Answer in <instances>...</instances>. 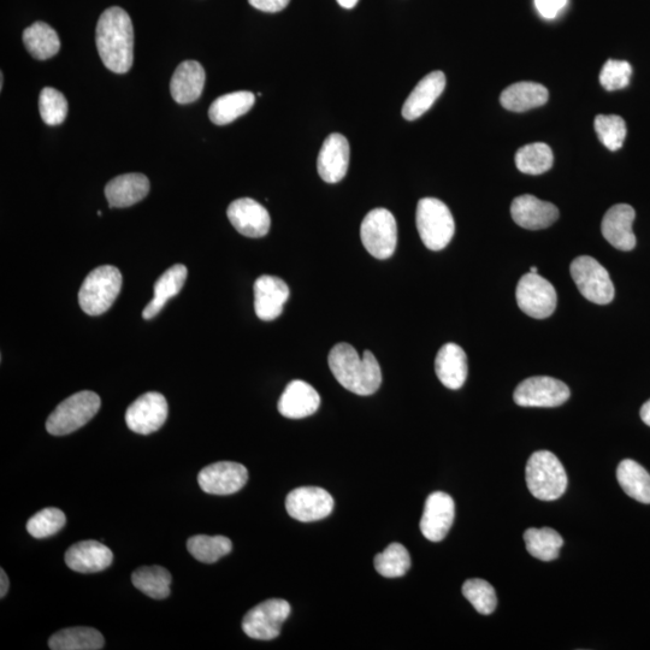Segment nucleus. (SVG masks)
<instances>
[{
	"label": "nucleus",
	"mask_w": 650,
	"mask_h": 650,
	"mask_svg": "<svg viewBox=\"0 0 650 650\" xmlns=\"http://www.w3.org/2000/svg\"><path fill=\"white\" fill-rule=\"evenodd\" d=\"M328 363L336 381L354 394L368 397L381 387V366L370 351L360 358L356 348L341 342L330 351Z\"/></svg>",
	"instance_id": "nucleus-2"
},
{
	"label": "nucleus",
	"mask_w": 650,
	"mask_h": 650,
	"mask_svg": "<svg viewBox=\"0 0 650 650\" xmlns=\"http://www.w3.org/2000/svg\"><path fill=\"white\" fill-rule=\"evenodd\" d=\"M256 103V96L252 92L240 91L217 98L211 104L209 117L217 126H226L241 116L247 114Z\"/></svg>",
	"instance_id": "nucleus-29"
},
{
	"label": "nucleus",
	"mask_w": 650,
	"mask_h": 650,
	"mask_svg": "<svg viewBox=\"0 0 650 650\" xmlns=\"http://www.w3.org/2000/svg\"><path fill=\"white\" fill-rule=\"evenodd\" d=\"M516 298L519 309L536 319L548 318L557 309L558 295L555 288L539 274H525L520 279Z\"/></svg>",
	"instance_id": "nucleus-10"
},
{
	"label": "nucleus",
	"mask_w": 650,
	"mask_h": 650,
	"mask_svg": "<svg viewBox=\"0 0 650 650\" xmlns=\"http://www.w3.org/2000/svg\"><path fill=\"white\" fill-rule=\"evenodd\" d=\"M350 153V144L344 135H329L324 140L317 162L318 174L322 180L328 183L344 180L350 165Z\"/></svg>",
	"instance_id": "nucleus-19"
},
{
	"label": "nucleus",
	"mask_w": 650,
	"mask_h": 650,
	"mask_svg": "<svg viewBox=\"0 0 650 650\" xmlns=\"http://www.w3.org/2000/svg\"><path fill=\"white\" fill-rule=\"evenodd\" d=\"M291 614L286 600L271 599L253 607L242 620V630L253 640L270 641L280 636L283 623Z\"/></svg>",
	"instance_id": "nucleus-9"
},
{
	"label": "nucleus",
	"mask_w": 650,
	"mask_h": 650,
	"mask_svg": "<svg viewBox=\"0 0 650 650\" xmlns=\"http://www.w3.org/2000/svg\"><path fill=\"white\" fill-rule=\"evenodd\" d=\"M463 594L478 613L489 616L498 606V598L492 584L483 579H469L463 585Z\"/></svg>",
	"instance_id": "nucleus-39"
},
{
	"label": "nucleus",
	"mask_w": 650,
	"mask_h": 650,
	"mask_svg": "<svg viewBox=\"0 0 650 650\" xmlns=\"http://www.w3.org/2000/svg\"><path fill=\"white\" fill-rule=\"evenodd\" d=\"M435 371L443 386L457 390L468 378V357L462 347L446 344L441 347L435 359Z\"/></svg>",
	"instance_id": "nucleus-25"
},
{
	"label": "nucleus",
	"mask_w": 650,
	"mask_h": 650,
	"mask_svg": "<svg viewBox=\"0 0 650 650\" xmlns=\"http://www.w3.org/2000/svg\"><path fill=\"white\" fill-rule=\"evenodd\" d=\"M549 92L543 85L536 82H517L507 87L500 97L501 105L506 110L524 112L540 108L548 102Z\"/></svg>",
	"instance_id": "nucleus-27"
},
{
	"label": "nucleus",
	"mask_w": 650,
	"mask_h": 650,
	"mask_svg": "<svg viewBox=\"0 0 650 650\" xmlns=\"http://www.w3.org/2000/svg\"><path fill=\"white\" fill-rule=\"evenodd\" d=\"M102 401L99 395L84 390L62 401L56 407L46 422V430L55 436H64L74 433L84 427L97 415Z\"/></svg>",
	"instance_id": "nucleus-6"
},
{
	"label": "nucleus",
	"mask_w": 650,
	"mask_h": 650,
	"mask_svg": "<svg viewBox=\"0 0 650 650\" xmlns=\"http://www.w3.org/2000/svg\"><path fill=\"white\" fill-rule=\"evenodd\" d=\"M227 215L230 223L247 238H263L269 233L270 215L263 205L251 198H241L229 205Z\"/></svg>",
	"instance_id": "nucleus-16"
},
{
	"label": "nucleus",
	"mask_w": 650,
	"mask_h": 650,
	"mask_svg": "<svg viewBox=\"0 0 650 650\" xmlns=\"http://www.w3.org/2000/svg\"><path fill=\"white\" fill-rule=\"evenodd\" d=\"M641 418L644 424H647L648 427H650V400L643 404L641 409Z\"/></svg>",
	"instance_id": "nucleus-46"
},
{
	"label": "nucleus",
	"mask_w": 650,
	"mask_h": 650,
	"mask_svg": "<svg viewBox=\"0 0 650 650\" xmlns=\"http://www.w3.org/2000/svg\"><path fill=\"white\" fill-rule=\"evenodd\" d=\"M529 273L537 274V268L531 267Z\"/></svg>",
	"instance_id": "nucleus-49"
},
{
	"label": "nucleus",
	"mask_w": 650,
	"mask_h": 650,
	"mask_svg": "<svg viewBox=\"0 0 650 650\" xmlns=\"http://www.w3.org/2000/svg\"><path fill=\"white\" fill-rule=\"evenodd\" d=\"M96 43L100 58L112 73L126 74L133 67V23L122 8H109L99 17Z\"/></svg>",
	"instance_id": "nucleus-1"
},
{
	"label": "nucleus",
	"mask_w": 650,
	"mask_h": 650,
	"mask_svg": "<svg viewBox=\"0 0 650 650\" xmlns=\"http://www.w3.org/2000/svg\"><path fill=\"white\" fill-rule=\"evenodd\" d=\"M39 110L41 118L49 126H59L67 118L68 102L55 88L45 87L40 93Z\"/></svg>",
	"instance_id": "nucleus-41"
},
{
	"label": "nucleus",
	"mask_w": 650,
	"mask_h": 650,
	"mask_svg": "<svg viewBox=\"0 0 650 650\" xmlns=\"http://www.w3.org/2000/svg\"><path fill=\"white\" fill-rule=\"evenodd\" d=\"M291 0H248V3L257 10L264 11V13H280L288 7Z\"/></svg>",
	"instance_id": "nucleus-44"
},
{
	"label": "nucleus",
	"mask_w": 650,
	"mask_h": 650,
	"mask_svg": "<svg viewBox=\"0 0 650 650\" xmlns=\"http://www.w3.org/2000/svg\"><path fill=\"white\" fill-rule=\"evenodd\" d=\"M595 132L605 147L610 151L622 149L628 129L622 117L617 115H599L595 118Z\"/></svg>",
	"instance_id": "nucleus-38"
},
{
	"label": "nucleus",
	"mask_w": 650,
	"mask_h": 650,
	"mask_svg": "<svg viewBox=\"0 0 650 650\" xmlns=\"http://www.w3.org/2000/svg\"><path fill=\"white\" fill-rule=\"evenodd\" d=\"M416 222L423 244L431 251L443 250L453 239L455 223L452 212L439 199L419 200Z\"/></svg>",
	"instance_id": "nucleus-5"
},
{
	"label": "nucleus",
	"mask_w": 650,
	"mask_h": 650,
	"mask_svg": "<svg viewBox=\"0 0 650 650\" xmlns=\"http://www.w3.org/2000/svg\"><path fill=\"white\" fill-rule=\"evenodd\" d=\"M446 87V76L442 72H433L418 82L415 90L407 98L403 116L407 121H415L434 105Z\"/></svg>",
	"instance_id": "nucleus-26"
},
{
	"label": "nucleus",
	"mask_w": 650,
	"mask_h": 650,
	"mask_svg": "<svg viewBox=\"0 0 650 650\" xmlns=\"http://www.w3.org/2000/svg\"><path fill=\"white\" fill-rule=\"evenodd\" d=\"M134 587L155 600L167 599L170 595L171 575L162 566H143L133 573Z\"/></svg>",
	"instance_id": "nucleus-33"
},
{
	"label": "nucleus",
	"mask_w": 650,
	"mask_h": 650,
	"mask_svg": "<svg viewBox=\"0 0 650 650\" xmlns=\"http://www.w3.org/2000/svg\"><path fill=\"white\" fill-rule=\"evenodd\" d=\"M617 478L625 494L642 504H650V475L635 460L625 459L619 464Z\"/></svg>",
	"instance_id": "nucleus-31"
},
{
	"label": "nucleus",
	"mask_w": 650,
	"mask_h": 650,
	"mask_svg": "<svg viewBox=\"0 0 650 650\" xmlns=\"http://www.w3.org/2000/svg\"><path fill=\"white\" fill-rule=\"evenodd\" d=\"M632 67L626 61L608 59L600 73V84L606 91L624 90L630 84Z\"/></svg>",
	"instance_id": "nucleus-42"
},
{
	"label": "nucleus",
	"mask_w": 650,
	"mask_h": 650,
	"mask_svg": "<svg viewBox=\"0 0 650 650\" xmlns=\"http://www.w3.org/2000/svg\"><path fill=\"white\" fill-rule=\"evenodd\" d=\"M527 486L536 499L554 501L567 489V474L563 464L552 452H535L528 460Z\"/></svg>",
	"instance_id": "nucleus-3"
},
{
	"label": "nucleus",
	"mask_w": 650,
	"mask_h": 650,
	"mask_svg": "<svg viewBox=\"0 0 650 650\" xmlns=\"http://www.w3.org/2000/svg\"><path fill=\"white\" fill-rule=\"evenodd\" d=\"M188 270L185 265L176 264L159 277L155 285V295L143 311L144 319L155 318L171 298L181 292L187 280Z\"/></svg>",
	"instance_id": "nucleus-28"
},
{
	"label": "nucleus",
	"mask_w": 650,
	"mask_h": 650,
	"mask_svg": "<svg viewBox=\"0 0 650 650\" xmlns=\"http://www.w3.org/2000/svg\"><path fill=\"white\" fill-rule=\"evenodd\" d=\"M67 517L58 508H44L28 520L27 531L34 539H47L64 528Z\"/></svg>",
	"instance_id": "nucleus-40"
},
{
	"label": "nucleus",
	"mask_w": 650,
	"mask_h": 650,
	"mask_svg": "<svg viewBox=\"0 0 650 650\" xmlns=\"http://www.w3.org/2000/svg\"><path fill=\"white\" fill-rule=\"evenodd\" d=\"M564 382L548 376L530 377L514 390V403L522 407H558L570 399Z\"/></svg>",
	"instance_id": "nucleus-11"
},
{
	"label": "nucleus",
	"mask_w": 650,
	"mask_h": 650,
	"mask_svg": "<svg viewBox=\"0 0 650 650\" xmlns=\"http://www.w3.org/2000/svg\"><path fill=\"white\" fill-rule=\"evenodd\" d=\"M187 549L200 563L214 564L232 552L233 543L224 536L197 535L187 541Z\"/></svg>",
	"instance_id": "nucleus-35"
},
{
	"label": "nucleus",
	"mask_w": 650,
	"mask_h": 650,
	"mask_svg": "<svg viewBox=\"0 0 650 650\" xmlns=\"http://www.w3.org/2000/svg\"><path fill=\"white\" fill-rule=\"evenodd\" d=\"M553 163V152L547 144L535 143L523 146L516 153V165L523 174H545L552 169Z\"/></svg>",
	"instance_id": "nucleus-36"
},
{
	"label": "nucleus",
	"mask_w": 650,
	"mask_h": 650,
	"mask_svg": "<svg viewBox=\"0 0 650 650\" xmlns=\"http://www.w3.org/2000/svg\"><path fill=\"white\" fill-rule=\"evenodd\" d=\"M359 0H338L342 8L353 9L358 4Z\"/></svg>",
	"instance_id": "nucleus-47"
},
{
	"label": "nucleus",
	"mask_w": 650,
	"mask_h": 650,
	"mask_svg": "<svg viewBox=\"0 0 650 650\" xmlns=\"http://www.w3.org/2000/svg\"><path fill=\"white\" fill-rule=\"evenodd\" d=\"M288 298L289 288L280 277L263 275L254 283V311L262 321L279 318Z\"/></svg>",
	"instance_id": "nucleus-17"
},
{
	"label": "nucleus",
	"mask_w": 650,
	"mask_h": 650,
	"mask_svg": "<svg viewBox=\"0 0 650 650\" xmlns=\"http://www.w3.org/2000/svg\"><path fill=\"white\" fill-rule=\"evenodd\" d=\"M334 499L327 490L318 487H303L292 490L286 499L289 516L299 522H316L327 518L334 510Z\"/></svg>",
	"instance_id": "nucleus-13"
},
{
	"label": "nucleus",
	"mask_w": 650,
	"mask_h": 650,
	"mask_svg": "<svg viewBox=\"0 0 650 650\" xmlns=\"http://www.w3.org/2000/svg\"><path fill=\"white\" fill-rule=\"evenodd\" d=\"M248 471L244 465L234 462H220L206 466L199 472L198 482L205 493L230 495L246 486Z\"/></svg>",
	"instance_id": "nucleus-14"
},
{
	"label": "nucleus",
	"mask_w": 650,
	"mask_h": 650,
	"mask_svg": "<svg viewBox=\"0 0 650 650\" xmlns=\"http://www.w3.org/2000/svg\"><path fill=\"white\" fill-rule=\"evenodd\" d=\"M149 193L150 181L143 174L117 176L105 187L110 208H129L141 202Z\"/></svg>",
	"instance_id": "nucleus-24"
},
{
	"label": "nucleus",
	"mask_w": 650,
	"mask_h": 650,
	"mask_svg": "<svg viewBox=\"0 0 650 650\" xmlns=\"http://www.w3.org/2000/svg\"><path fill=\"white\" fill-rule=\"evenodd\" d=\"M3 86H4V75L2 73L0 74V88H2V90H3Z\"/></svg>",
	"instance_id": "nucleus-48"
},
{
	"label": "nucleus",
	"mask_w": 650,
	"mask_h": 650,
	"mask_svg": "<svg viewBox=\"0 0 650 650\" xmlns=\"http://www.w3.org/2000/svg\"><path fill=\"white\" fill-rule=\"evenodd\" d=\"M23 43L32 57L45 61L56 56L61 49V40L55 29L45 22H35L23 32Z\"/></svg>",
	"instance_id": "nucleus-30"
},
{
	"label": "nucleus",
	"mask_w": 650,
	"mask_h": 650,
	"mask_svg": "<svg viewBox=\"0 0 650 650\" xmlns=\"http://www.w3.org/2000/svg\"><path fill=\"white\" fill-rule=\"evenodd\" d=\"M511 215L519 227L540 230L551 227L558 221L559 210L552 203L543 202L534 195L525 194L513 200Z\"/></svg>",
	"instance_id": "nucleus-18"
},
{
	"label": "nucleus",
	"mask_w": 650,
	"mask_h": 650,
	"mask_svg": "<svg viewBox=\"0 0 650 650\" xmlns=\"http://www.w3.org/2000/svg\"><path fill=\"white\" fill-rule=\"evenodd\" d=\"M570 273L579 292L594 304L607 305L614 299V285L608 271L593 257H577Z\"/></svg>",
	"instance_id": "nucleus-8"
},
{
	"label": "nucleus",
	"mask_w": 650,
	"mask_h": 650,
	"mask_svg": "<svg viewBox=\"0 0 650 650\" xmlns=\"http://www.w3.org/2000/svg\"><path fill=\"white\" fill-rule=\"evenodd\" d=\"M206 74L203 65L195 61L182 62L170 82L171 97L176 103H194L202 96Z\"/></svg>",
	"instance_id": "nucleus-23"
},
{
	"label": "nucleus",
	"mask_w": 650,
	"mask_h": 650,
	"mask_svg": "<svg viewBox=\"0 0 650 650\" xmlns=\"http://www.w3.org/2000/svg\"><path fill=\"white\" fill-rule=\"evenodd\" d=\"M360 238L372 257H392L398 244V226L392 212L382 208L370 211L360 227Z\"/></svg>",
	"instance_id": "nucleus-7"
},
{
	"label": "nucleus",
	"mask_w": 650,
	"mask_h": 650,
	"mask_svg": "<svg viewBox=\"0 0 650 650\" xmlns=\"http://www.w3.org/2000/svg\"><path fill=\"white\" fill-rule=\"evenodd\" d=\"M455 516V505L451 495L435 492L425 501L421 519L422 534L425 539L440 542L451 530Z\"/></svg>",
	"instance_id": "nucleus-15"
},
{
	"label": "nucleus",
	"mask_w": 650,
	"mask_h": 650,
	"mask_svg": "<svg viewBox=\"0 0 650 650\" xmlns=\"http://www.w3.org/2000/svg\"><path fill=\"white\" fill-rule=\"evenodd\" d=\"M122 274L112 265L94 269L82 283L79 304L82 311L90 316H100L114 305L121 293Z\"/></svg>",
	"instance_id": "nucleus-4"
},
{
	"label": "nucleus",
	"mask_w": 650,
	"mask_h": 650,
	"mask_svg": "<svg viewBox=\"0 0 650 650\" xmlns=\"http://www.w3.org/2000/svg\"><path fill=\"white\" fill-rule=\"evenodd\" d=\"M114 561L111 549L102 542L88 540L75 543L65 553V564L70 570L80 573L104 571Z\"/></svg>",
	"instance_id": "nucleus-21"
},
{
	"label": "nucleus",
	"mask_w": 650,
	"mask_h": 650,
	"mask_svg": "<svg viewBox=\"0 0 650 650\" xmlns=\"http://www.w3.org/2000/svg\"><path fill=\"white\" fill-rule=\"evenodd\" d=\"M0 582H2V585H0V596H2L3 599L4 596L8 594L10 587L8 575L3 569L0 570Z\"/></svg>",
	"instance_id": "nucleus-45"
},
{
	"label": "nucleus",
	"mask_w": 650,
	"mask_h": 650,
	"mask_svg": "<svg viewBox=\"0 0 650 650\" xmlns=\"http://www.w3.org/2000/svg\"><path fill=\"white\" fill-rule=\"evenodd\" d=\"M168 415L169 406L164 395L150 392L141 395L128 407L126 423L134 433L150 435L163 427Z\"/></svg>",
	"instance_id": "nucleus-12"
},
{
	"label": "nucleus",
	"mask_w": 650,
	"mask_h": 650,
	"mask_svg": "<svg viewBox=\"0 0 650 650\" xmlns=\"http://www.w3.org/2000/svg\"><path fill=\"white\" fill-rule=\"evenodd\" d=\"M321 405V397L309 383L295 380L288 384L279 401L283 417L301 419L312 416Z\"/></svg>",
	"instance_id": "nucleus-22"
},
{
	"label": "nucleus",
	"mask_w": 650,
	"mask_h": 650,
	"mask_svg": "<svg viewBox=\"0 0 650 650\" xmlns=\"http://www.w3.org/2000/svg\"><path fill=\"white\" fill-rule=\"evenodd\" d=\"M104 636L93 628L79 626L57 632L50 638L52 650H99L104 648Z\"/></svg>",
	"instance_id": "nucleus-32"
},
{
	"label": "nucleus",
	"mask_w": 650,
	"mask_h": 650,
	"mask_svg": "<svg viewBox=\"0 0 650 650\" xmlns=\"http://www.w3.org/2000/svg\"><path fill=\"white\" fill-rule=\"evenodd\" d=\"M636 212L628 204L612 206L602 220L601 230L604 238L620 251H632L636 247V236L632 230Z\"/></svg>",
	"instance_id": "nucleus-20"
},
{
	"label": "nucleus",
	"mask_w": 650,
	"mask_h": 650,
	"mask_svg": "<svg viewBox=\"0 0 650 650\" xmlns=\"http://www.w3.org/2000/svg\"><path fill=\"white\" fill-rule=\"evenodd\" d=\"M524 542L527 551L534 558L542 561L557 559L561 547L564 546L563 537L551 528L528 529L524 534Z\"/></svg>",
	"instance_id": "nucleus-34"
},
{
	"label": "nucleus",
	"mask_w": 650,
	"mask_h": 650,
	"mask_svg": "<svg viewBox=\"0 0 650 650\" xmlns=\"http://www.w3.org/2000/svg\"><path fill=\"white\" fill-rule=\"evenodd\" d=\"M566 4L567 0H535L537 11L549 20L555 19Z\"/></svg>",
	"instance_id": "nucleus-43"
},
{
	"label": "nucleus",
	"mask_w": 650,
	"mask_h": 650,
	"mask_svg": "<svg viewBox=\"0 0 650 650\" xmlns=\"http://www.w3.org/2000/svg\"><path fill=\"white\" fill-rule=\"evenodd\" d=\"M375 569L386 578H398L406 575L411 569L409 551L400 543H392L384 552L375 557Z\"/></svg>",
	"instance_id": "nucleus-37"
}]
</instances>
